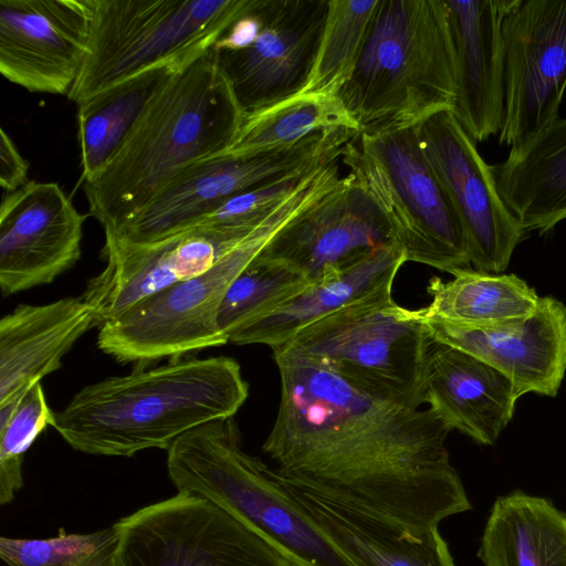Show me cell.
Segmentation results:
<instances>
[{
	"label": "cell",
	"instance_id": "cell-1",
	"mask_svg": "<svg viewBox=\"0 0 566 566\" xmlns=\"http://www.w3.org/2000/svg\"><path fill=\"white\" fill-rule=\"evenodd\" d=\"M281 398L262 451L286 478L391 521L438 527L471 510L429 409L374 395L306 359L273 353Z\"/></svg>",
	"mask_w": 566,
	"mask_h": 566
},
{
	"label": "cell",
	"instance_id": "cell-2",
	"mask_svg": "<svg viewBox=\"0 0 566 566\" xmlns=\"http://www.w3.org/2000/svg\"><path fill=\"white\" fill-rule=\"evenodd\" d=\"M248 396L235 359L178 357L82 388L54 412L52 427L82 453L133 457L168 450L184 433L233 417Z\"/></svg>",
	"mask_w": 566,
	"mask_h": 566
},
{
	"label": "cell",
	"instance_id": "cell-3",
	"mask_svg": "<svg viewBox=\"0 0 566 566\" xmlns=\"http://www.w3.org/2000/svg\"><path fill=\"white\" fill-rule=\"evenodd\" d=\"M244 117L211 46L160 88L108 164L85 182L90 214L104 232L117 231L179 171L224 153Z\"/></svg>",
	"mask_w": 566,
	"mask_h": 566
},
{
	"label": "cell",
	"instance_id": "cell-4",
	"mask_svg": "<svg viewBox=\"0 0 566 566\" xmlns=\"http://www.w3.org/2000/svg\"><path fill=\"white\" fill-rule=\"evenodd\" d=\"M336 95L359 134L416 126L451 109L455 61L446 0H378L359 59Z\"/></svg>",
	"mask_w": 566,
	"mask_h": 566
},
{
	"label": "cell",
	"instance_id": "cell-5",
	"mask_svg": "<svg viewBox=\"0 0 566 566\" xmlns=\"http://www.w3.org/2000/svg\"><path fill=\"white\" fill-rule=\"evenodd\" d=\"M337 181L326 167L306 172L254 233L210 270L158 291L103 323L98 348L119 363L148 366L227 344L218 314L234 279L275 234L334 190Z\"/></svg>",
	"mask_w": 566,
	"mask_h": 566
},
{
	"label": "cell",
	"instance_id": "cell-6",
	"mask_svg": "<svg viewBox=\"0 0 566 566\" xmlns=\"http://www.w3.org/2000/svg\"><path fill=\"white\" fill-rule=\"evenodd\" d=\"M167 470L178 493L235 516L293 566H357L282 490L271 468L243 451L233 417L179 437L167 450Z\"/></svg>",
	"mask_w": 566,
	"mask_h": 566
},
{
	"label": "cell",
	"instance_id": "cell-7",
	"mask_svg": "<svg viewBox=\"0 0 566 566\" xmlns=\"http://www.w3.org/2000/svg\"><path fill=\"white\" fill-rule=\"evenodd\" d=\"M392 286L305 326L272 353L306 359L368 392L421 407L433 339L417 310L394 301Z\"/></svg>",
	"mask_w": 566,
	"mask_h": 566
},
{
	"label": "cell",
	"instance_id": "cell-8",
	"mask_svg": "<svg viewBox=\"0 0 566 566\" xmlns=\"http://www.w3.org/2000/svg\"><path fill=\"white\" fill-rule=\"evenodd\" d=\"M418 127L360 134L342 158L388 220L406 261L454 275L472 269L467 234L422 151Z\"/></svg>",
	"mask_w": 566,
	"mask_h": 566
},
{
	"label": "cell",
	"instance_id": "cell-9",
	"mask_svg": "<svg viewBox=\"0 0 566 566\" xmlns=\"http://www.w3.org/2000/svg\"><path fill=\"white\" fill-rule=\"evenodd\" d=\"M254 0H94L87 53L67 97L90 96L156 64L207 50Z\"/></svg>",
	"mask_w": 566,
	"mask_h": 566
},
{
	"label": "cell",
	"instance_id": "cell-10",
	"mask_svg": "<svg viewBox=\"0 0 566 566\" xmlns=\"http://www.w3.org/2000/svg\"><path fill=\"white\" fill-rule=\"evenodd\" d=\"M358 136L354 129H333L281 150L202 159L167 181L134 219L104 234L133 243L155 241L192 226L238 193L337 160Z\"/></svg>",
	"mask_w": 566,
	"mask_h": 566
},
{
	"label": "cell",
	"instance_id": "cell-11",
	"mask_svg": "<svg viewBox=\"0 0 566 566\" xmlns=\"http://www.w3.org/2000/svg\"><path fill=\"white\" fill-rule=\"evenodd\" d=\"M115 523L118 566H293L250 526L198 496L177 493Z\"/></svg>",
	"mask_w": 566,
	"mask_h": 566
},
{
	"label": "cell",
	"instance_id": "cell-12",
	"mask_svg": "<svg viewBox=\"0 0 566 566\" xmlns=\"http://www.w3.org/2000/svg\"><path fill=\"white\" fill-rule=\"evenodd\" d=\"M268 217L249 223H198L155 241L133 243L105 235V268L82 297L98 327L140 300L200 275L245 242Z\"/></svg>",
	"mask_w": 566,
	"mask_h": 566
},
{
	"label": "cell",
	"instance_id": "cell-13",
	"mask_svg": "<svg viewBox=\"0 0 566 566\" xmlns=\"http://www.w3.org/2000/svg\"><path fill=\"white\" fill-rule=\"evenodd\" d=\"M501 145L515 147L559 118L566 90V0H516L502 23Z\"/></svg>",
	"mask_w": 566,
	"mask_h": 566
},
{
	"label": "cell",
	"instance_id": "cell-14",
	"mask_svg": "<svg viewBox=\"0 0 566 566\" xmlns=\"http://www.w3.org/2000/svg\"><path fill=\"white\" fill-rule=\"evenodd\" d=\"M422 151L447 190L463 224L474 270L499 274L527 231L501 198L492 166L451 109L432 114L418 127Z\"/></svg>",
	"mask_w": 566,
	"mask_h": 566
},
{
	"label": "cell",
	"instance_id": "cell-15",
	"mask_svg": "<svg viewBox=\"0 0 566 566\" xmlns=\"http://www.w3.org/2000/svg\"><path fill=\"white\" fill-rule=\"evenodd\" d=\"M328 0H265L255 41L241 50H216L217 64L244 116L300 94L311 74Z\"/></svg>",
	"mask_w": 566,
	"mask_h": 566
},
{
	"label": "cell",
	"instance_id": "cell-16",
	"mask_svg": "<svg viewBox=\"0 0 566 566\" xmlns=\"http://www.w3.org/2000/svg\"><path fill=\"white\" fill-rule=\"evenodd\" d=\"M94 0H0V72L30 92L69 95L82 70Z\"/></svg>",
	"mask_w": 566,
	"mask_h": 566
},
{
	"label": "cell",
	"instance_id": "cell-17",
	"mask_svg": "<svg viewBox=\"0 0 566 566\" xmlns=\"http://www.w3.org/2000/svg\"><path fill=\"white\" fill-rule=\"evenodd\" d=\"M392 244L398 243L388 220L349 174L275 234L256 258L285 265L313 284Z\"/></svg>",
	"mask_w": 566,
	"mask_h": 566
},
{
	"label": "cell",
	"instance_id": "cell-18",
	"mask_svg": "<svg viewBox=\"0 0 566 566\" xmlns=\"http://www.w3.org/2000/svg\"><path fill=\"white\" fill-rule=\"evenodd\" d=\"M86 214L56 182L29 180L0 206V290L52 283L81 258Z\"/></svg>",
	"mask_w": 566,
	"mask_h": 566
},
{
	"label": "cell",
	"instance_id": "cell-19",
	"mask_svg": "<svg viewBox=\"0 0 566 566\" xmlns=\"http://www.w3.org/2000/svg\"><path fill=\"white\" fill-rule=\"evenodd\" d=\"M432 339L471 354L503 373L520 395H557L566 373V305L541 297L527 318L469 326L421 316Z\"/></svg>",
	"mask_w": 566,
	"mask_h": 566
},
{
	"label": "cell",
	"instance_id": "cell-20",
	"mask_svg": "<svg viewBox=\"0 0 566 566\" xmlns=\"http://www.w3.org/2000/svg\"><path fill=\"white\" fill-rule=\"evenodd\" d=\"M271 473L282 490L357 566H455L438 527L408 526L315 486Z\"/></svg>",
	"mask_w": 566,
	"mask_h": 566
},
{
	"label": "cell",
	"instance_id": "cell-21",
	"mask_svg": "<svg viewBox=\"0 0 566 566\" xmlns=\"http://www.w3.org/2000/svg\"><path fill=\"white\" fill-rule=\"evenodd\" d=\"M516 0H446L454 49L455 119L474 142L500 133L504 118L502 23Z\"/></svg>",
	"mask_w": 566,
	"mask_h": 566
},
{
	"label": "cell",
	"instance_id": "cell-22",
	"mask_svg": "<svg viewBox=\"0 0 566 566\" xmlns=\"http://www.w3.org/2000/svg\"><path fill=\"white\" fill-rule=\"evenodd\" d=\"M515 385L500 370L455 347L433 344L421 380V405L449 428L491 446L511 421Z\"/></svg>",
	"mask_w": 566,
	"mask_h": 566
},
{
	"label": "cell",
	"instance_id": "cell-23",
	"mask_svg": "<svg viewBox=\"0 0 566 566\" xmlns=\"http://www.w3.org/2000/svg\"><path fill=\"white\" fill-rule=\"evenodd\" d=\"M94 308L81 296L20 304L0 319V406L15 403L44 376L62 367V358L91 328Z\"/></svg>",
	"mask_w": 566,
	"mask_h": 566
},
{
	"label": "cell",
	"instance_id": "cell-24",
	"mask_svg": "<svg viewBox=\"0 0 566 566\" xmlns=\"http://www.w3.org/2000/svg\"><path fill=\"white\" fill-rule=\"evenodd\" d=\"M406 262L398 244L376 249L242 326L229 337V342L235 345L263 344L271 348L280 346L305 326L394 285Z\"/></svg>",
	"mask_w": 566,
	"mask_h": 566
},
{
	"label": "cell",
	"instance_id": "cell-25",
	"mask_svg": "<svg viewBox=\"0 0 566 566\" xmlns=\"http://www.w3.org/2000/svg\"><path fill=\"white\" fill-rule=\"evenodd\" d=\"M497 191L526 231L566 219V118H558L492 166Z\"/></svg>",
	"mask_w": 566,
	"mask_h": 566
},
{
	"label": "cell",
	"instance_id": "cell-26",
	"mask_svg": "<svg viewBox=\"0 0 566 566\" xmlns=\"http://www.w3.org/2000/svg\"><path fill=\"white\" fill-rule=\"evenodd\" d=\"M478 556L484 566H566V512L523 491L499 496Z\"/></svg>",
	"mask_w": 566,
	"mask_h": 566
},
{
	"label": "cell",
	"instance_id": "cell-27",
	"mask_svg": "<svg viewBox=\"0 0 566 566\" xmlns=\"http://www.w3.org/2000/svg\"><path fill=\"white\" fill-rule=\"evenodd\" d=\"M203 51L156 64L77 104V138L85 182L104 169L160 88Z\"/></svg>",
	"mask_w": 566,
	"mask_h": 566
},
{
	"label": "cell",
	"instance_id": "cell-28",
	"mask_svg": "<svg viewBox=\"0 0 566 566\" xmlns=\"http://www.w3.org/2000/svg\"><path fill=\"white\" fill-rule=\"evenodd\" d=\"M431 302L418 312L469 326H495L530 317L539 298L535 290L515 274L465 270L443 282L433 277L427 287Z\"/></svg>",
	"mask_w": 566,
	"mask_h": 566
},
{
	"label": "cell",
	"instance_id": "cell-29",
	"mask_svg": "<svg viewBox=\"0 0 566 566\" xmlns=\"http://www.w3.org/2000/svg\"><path fill=\"white\" fill-rule=\"evenodd\" d=\"M340 128L359 133L337 95L297 94L245 116L224 153L252 155L281 150L314 134Z\"/></svg>",
	"mask_w": 566,
	"mask_h": 566
},
{
	"label": "cell",
	"instance_id": "cell-30",
	"mask_svg": "<svg viewBox=\"0 0 566 566\" xmlns=\"http://www.w3.org/2000/svg\"><path fill=\"white\" fill-rule=\"evenodd\" d=\"M378 0H328L316 59L300 94L336 95L364 48Z\"/></svg>",
	"mask_w": 566,
	"mask_h": 566
},
{
	"label": "cell",
	"instance_id": "cell-31",
	"mask_svg": "<svg viewBox=\"0 0 566 566\" xmlns=\"http://www.w3.org/2000/svg\"><path fill=\"white\" fill-rule=\"evenodd\" d=\"M310 283L298 272L259 258L247 265L228 289L218 314L227 337L302 292Z\"/></svg>",
	"mask_w": 566,
	"mask_h": 566
},
{
	"label": "cell",
	"instance_id": "cell-32",
	"mask_svg": "<svg viewBox=\"0 0 566 566\" xmlns=\"http://www.w3.org/2000/svg\"><path fill=\"white\" fill-rule=\"evenodd\" d=\"M119 528L113 525L87 534L49 538L0 537V557L9 566H117Z\"/></svg>",
	"mask_w": 566,
	"mask_h": 566
},
{
	"label": "cell",
	"instance_id": "cell-33",
	"mask_svg": "<svg viewBox=\"0 0 566 566\" xmlns=\"http://www.w3.org/2000/svg\"><path fill=\"white\" fill-rule=\"evenodd\" d=\"M40 381L12 408H0V504L12 502L23 486L22 463L38 436L53 423Z\"/></svg>",
	"mask_w": 566,
	"mask_h": 566
},
{
	"label": "cell",
	"instance_id": "cell-34",
	"mask_svg": "<svg viewBox=\"0 0 566 566\" xmlns=\"http://www.w3.org/2000/svg\"><path fill=\"white\" fill-rule=\"evenodd\" d=\"M308 171L310 170L238 193L193 224L249 223L260 220L289 197L295 190L303 176Z\"/></svg>",
	"mask_w": 566,
	"mask_h": 566
},
{
	"label": "cell",
	"instance_id": "cell-35",
	"mask_svg": "<svg viewBox=\"0 0 566 566\" xmlns=\"http://www.w3.org/2000/svg\"><path fill=\"white\" fill-rule=\"evenodd\" d=\"M29 163L18 150L12 138L0 129V186L7 192L23 187L28 180Z\"/></svg>",
	"mask_w": 566,
	"mask_h": 566
},
{
	"label": "cell",
	"instance_id": "cell-36",
	"mask_svg": "<svg viewBox=\"0 0 566 566\" xmlns=\"http://www.w3.org/2000/svg\"><path fill=\"white\" fill-rule=\"evenodd\" d=\"M118 566V565H117Z\"/></svg>",
	"mask_w": 566,
	"mask_h": 566
}]
</instances>
